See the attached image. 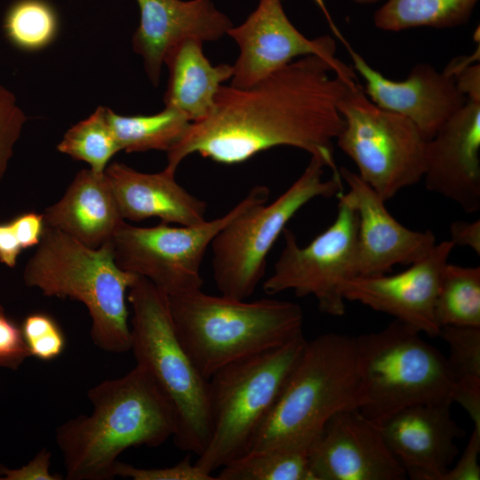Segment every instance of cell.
Here are the masks:
<instances>
[{
  "instance_id": "cell-1",
  "label": "cell",
  "mask_w": 480,
  "mask_h": 480,
  "mask_svg": "<svg viewBox=\"0 0 480 480\" xmlns=\"http://www.w3.org/2000/svg\"><path fill=\"white\" fill-rule=\"evenodd\" d=\"M356 73L339 59H296L245 88L221 85L211 112L191 123L167 151L165 168L176 172L188 156L235 164L287 146L324 157L338 172L333 140L344 122L339 104Z\"/></svg>"
},
{
  "instance_id": "cell-2",
  "label": "cell",
  "mask_w": 480,
  "mask_h": 480,
  "mask_svg": "<svg viewBox=\"0 0 480 480\" xmlns=\"http://www.w3.org/2000/svg\"><path fill=\"white\" fill-rule=\"evenodd\" d=\"M90 415L56 428L68 480H109L118 456L131 447H156L175 432L173 409L150 375L137 365L87 392Z\"/></svg>"
},
{
  "instance_id": "cell-3",
  "label": "cell",
  "mask_w": 480,
  "mask_h": 480,
  "mask_svg": "<svg viewBox=\"0 0 480 480\" xmlns=\"http://www.w3.org/2000/svg\"><path fill=\"white\" fill-rule=\"evenodd\" d=\"M138 276L117 266L111 241L91 248L46 226L22 274L25 285L44 296L83 303L92 319L94 345L112 353L131 350L126 300Z\"/></svg>"
},
{
  "instance_id": "cell-4",
  "label": "cell",
  "mask_w": 480,
  "mask_h": 480,
  "mask_svg": "<svg viewBox=\"0 0 480 480\" xmlns=\"http://www.w3.org/2000/svg\"><path fill=\"white\" fill-rule=\"evenodd\" d=\"M168 301L176 332L207 380L233 362L302 333V309L291 301H246L210 295L201 289L168 296Z\"/></svg>"
},
{
  "instance_id": "cell-5",
  "label": "cell",
  "mask_w": 480,
  "mask_h": 480,
  "mask_svg": "<svg viewBox=\"0 0 480 480\" xmlns=\"http://www.w3.org/2000/svg\"><path fill=\"white\" fill-rule=\"evenodd\" d=\"M359 403L356 337L330 332L307 340L249 452L310 448L335 413L358 409Z\"/></svg>"
},
{
  "instance_id": "cell-6",
  "label": "cell",
  "mask_w": 480,
  "mask_h": 480,
  "mask_svg": "<svg viewBox=\"0 0 480 480\" xmlns=\"http://www.w3.org/2000/svg\"><path fill=\"white\" fill-rule=\"evenodd\" d=\"M131 350L169 400L175 416L174 444L199 456L211 436L210 384L183 347L168 296L139 276L129 288Z\"/></svg>"
},
{
  "instance_id": "cell-7",
  "label": "cell",
  "mask_w": 480,
  "mask_h": 480,
  "mask_svg": "<svg viewBox=\"0 0 480 480\" xmlns=\"http://www.w3.org/2000/svg\"><path fill=\"white\" fill-rule=\"evenodd\" d=\"M303 332L286 343L233 362L210 379L211 436L196 466L212 475L249 452L299 360Z\"/></svg>"
},
{
  "instance_id": "cell-8",
  "label": "cell",
  "mask_w": 480,
  "mask_h": 480,
  "mask_svg": "<svg viewBox=\"0 0 480 480\" xmlns=\"http://www.w3.org/2000/svg\"><path fill=\"white\" fill-rule=\"evenodd\" d=\"M360 378L358 410L380 423L419 404L453 403L447 358L420 332L394 320L381 331L356 337Z\"/></svg>"
},
{
  "instance_id": "cell-9",
  "label": "cell",
  "mask_w": 480,
  "mask_h": 480,
  "mask_svg": "<svg viewBox=\"0 0 480 480\" xmlns=\"http://www.w3.org/2000/svg\"><path fill=\"white\" fill-rule=\"evenodd\" d=\"M325 167L330 168L324 157L312 155L300 176L276 200L254 204L218 232L210 247L213 279L221 295L252 296L265 275L271 248L291 219L311 200L342 192L339 172L323 179Z\"/></svg>"
},
{
  "instance_id": "cell-10",
  "label": "cell",
  "mask_w": 480,
  "mask_h": 480,
  "mask_svg": "<svg viewBox=\"0 0 480 480\" xmlns=\"http://www.w3.org/2000/svg\"><path fill=\"white\" fill-rule=\"evenodd\" d=\"M339 108L344 124L337 145L384 201L422 180L428 140L413 122L375 104L358 81Z\"/></svg>"
},
{
  "instance_id": "cell-11",
  "label": "cell",
  "mask_w": 480,
  "mask_h": 480,
  "mask_svg": "<svg viewBox=\"0 0 480 480\" xmlns=\"http://www.w3.org/2000/svg\"><path fill=\"white\" fill-rule=\"evenodd\" d=\"M269 189L253 187L220 218L193 226L172 227L161 222L150 228L124 221L111 244L115 261L126 271L143 276L167 296L200 290L201 264L218 232L239 213L260 202H268Z\"/></svg>"
},
{
  "instance_id": "cell-12",
  "label": "cell",
  "mask_w": 480,
  "mask_h": 480,
  "mask_svg": "<svg viewBox=\"0 0 480 480\" xmlns=\"http://www.w3.org/2000/svg\"><path fill=\"white\" fill-rule=\"evenodd\" d=\"M356 212L339 198L333 222L308 244L300 246L285 228L284 248L273 272L263 283L267 295L292 291L298 297L313 296L322 313L340 316L345 313L342 283L357 276Z\"/></svg>"
},
{
  "instance_id": "cell-13",
  "label": "cell",
  "mask_w": 480,
  "mask_h": 480,
  "mask_svg": "<svg viewBox=\"0 0 480 480\" xmlns=\"http://www.w3.org/2000/svg\"><path fill=\"white\" fill-rule=\"evenodd\" d=\"M451 240L436 244L420 260L395 275L355 276L342 283L346 300L392 316L412 329L436 337V302L450 254Z\"/></svg>"
},
{
  "instance_id": "cell-14",
  "label": "cell",
  "mask_w": 480,
  "mask_h": 480,
  "mask_svg": "<svg viewBox=\"0 0 480 480\" xmlns=\"http://www.w3.org/2000/svg\"><path fill=\"white\" fill-rule=\"evenodd\" d=\"M314 480H404L379 423L357 408L335 413L309 450Z\"/></svg>"
},
{
  "instance_id": "cell-15",
  "label": "cell",
  "mask_w": 480,
  "mask_h": 480,
  "mask_svg": "<svg viewBox=\"0 0 480 480\" xmlns=\"http://www.w3.org/2000/svg\"><path fill=\"white\" fill-rule=\"evenodd\" d=\"M228 36L239 49L230 84L237 88L251 86L304 56L338 59L335 40L327 35L306 37L290 21L282 0H260L255 10L242 24L233 25Z\"/></svg>"
},
{
  "instance_id": "cell-16",
  "label": "cell",
  "mask_w": 480,
  "mask_h": 480,
  "mask_svg": "<svg viewBox=\"0 0 480 480\" xmlns=\"http://www.w3.org/2000/svg\"><path fill=\"white\" fill-rule=\"evenodd\" d=\"M342 39L352 60V68L364 81L363 87L372 101L382 108L413 122L430 140L439 127L466 102L452 72L439 71L428 63L416 64L404 80H392L373 68Z\"/></svg>"
},
{
  "instance_id": "cell-17",
  "label": "cell",
  "mask_w": 480,
  "mask_h": 480,
  "mask_svg": "<svg viewBox=\"0 0 480 480\" xmlns=\"http://www.w3.org/2000/svg\"><path fill=\"white\" fill-rule=\"evenodd\" d=\"M339 173L348 186L337 197L357 213V276L385 275L396 265H411L423 258L436 244L430 230L416 231L398 222L385 202L359 176L342 166Z\"/></svg>"
},
{
  "instance_id": "cell-18",
  "label": "cell",
  "mask_w": 480,
  "mask_h": 480,
  "mask_svg": "<svg viewBox=\"0 0 480 480\" xmlns=\"http://www.w3.org/2000/svg\"><path fill=\"white\" fill-rule=\"evenodd\" d=\"M426 188L465 212L480 209V98H467L428 140Z\"/></svg>"
},
{
  "instance_id": "cell-19",
  "label": "cell",
  "mask_w": 480,
  "mask_h": 480,
  "mask_svg": "<svg viewBox=\"0 0 480 480\" xmlns=\"http://www.w3.org/2000/svg\"><path fill=\"white\" fill-rule=\"evenodd\" d=\"M452 402L414 404L380 423L383 437L413 480H441L458 455L454 441L465 435L451 415Z\"/></svg>"
},
{
  "instance_id": "cell-20",
  "label": "cell",
  "mask_w": 480,
  "mask_h": 480,
  "mask_svg": "<svg viewBox=\"0 0 480 480\" xmlns=\"http://www.w3.org/2000/svg\"><path fill=\"white\" fill-rule=\"evenodd\" d=\"M140 22L132 37L154 86L160 81L166 52L179 41L196 37L217 41L233 27L212 0H136Z\"/></svg>"
},
{
  "instance_id": "cell-21",
  "label": "cell",
  "mask_w": 480,
  "mask_h": 480,
  "mask_svg": "<svg viewBox=\"0 0 480 480\" xmlns=\"http://www.w3.org/2000/svg\"><path fill=\"white\" fill-rule=\"evenodd\" d=\"M105 175L124 220L141 221L152 217L163 223L193 226L206 220L207 204L190 194L164 168L145 173L118 162L109 164Z\"/></svg>"
},
{
  "instance_id": "cell-22",
  "label": "cell",
  "mask_w": 480,
  "mask_h": 480,
  "mask_svg": "<svg viewBox=\"0 0 480 480\" xmlns=\"http://www.w3.org/2000/svg\"><path fill=\"white\" fill-rule=\"evenodd\" d=\"M43 215L44 226L91 248L111 241L124 221L105 172L90 168L78 172L63 196Z\"/></svg>"
},
{
  "instance_id": "cell-23",
  "label": "cell",
  "mask_w": 480,
  "mask_h": 480,
  "mask_svg": "<svg viewBox=\"0 0 480 480\" xmlns=\"http://www.w3.org/2000/svg\"><path fill=\"white\" fill-rule=\"evenodd\" d=\"M203 41L187 37L165 53L164 65L169 77L164 106L183 113L191 123L204 119L212 110L221 85L233 76V65L213 66L203 51Z\"/></svg>"
},
{
  "instance_id": "cell-24",
  "label": "cell",
  "mask_w": 480,
  "mask_h": 480,
  "mask_svg": "<svg viewBox=\"0 0 480 480\" xmlns=\"http://www.w3.org/2000/svg\"><path fill=\"white\" fill-rule=\"evenodd\" d=\"M106 116L121 150L169 151L184 136L191 122L180 111L164 106L154 115L123 116L106 108Z\"/></svg>"
},
{
  "instance_id": "cell-25",
  "label": "cell",
  "mask_w": 480,
  "mask_h": 480,
  "mask_svg": "<svg viewBox=\"0 0 480 480\" xmlns=\"http://www.w3.org/2000/svg\"><path fill=\"white\" fill-rule=\"evenodd\" d=\"M478 0H388L374 13L377 28L400 32L415 28H452L466 24Z\"/></svg>"
},
{
  "instance_id": "cell-26",
  "label": "cell",
  "mask_w": 480,
  "mask_h": 480,
  "mask_svg": "<svg viewBox=\"0 0 480 480\" xmlns=\"http://www.w3.org/2000/svg\"><path fill=\"white\" fill-rule=\"evenodd\" d=\"M438 336L450 348L452 400L466 410L474 426L480 427V326L445 325Z\"/></svg>"
},
{
  "instance_id": "cell-27",
  "label": "cell",
  "mask_w": 480,
  "mask_h": 480,
  "mask_svg": "<svg viewBox=\"0 0 480 480\" xmlns=\"http://www.w3.org/2000/svg\"><path fill=\"white\" fill-rule=\"evenodd\" d=\"M309 450L276 446L252 451L221 468L216 480H314Z\"/></svg>"
},
{
  "instance_id": "cell-28",
  "label": "cell",
  "mask_w": 480,
  "mask_h": 480,
  "mask_svg": "<svg viewBox=\"0 0 480 480\" xmlns=\"http://www.w3.org/2000/svg\"><path fill=\"white\" fill-rule=\"evenodd\" d=\"M440 327L480 326V267L448 263L436 302Z\"/></svg>"
},
{
  "instance_id": "cell-29",
  "label": "cell",
  "mask_w": 480,
  "mask_h": 480,
  "mask_svg": "<svg viewBox=\"0 0 480 480\" xmlns=\"http://www.w3.org/2000/svg\"><path fill=\"white\" fill-rule=\"evenodd\" d=\"M57 149L75 160L89 164L96 172H104L119 145L106 116V107H98L87 118L69 128Z\"/></svg>"
},
{
  "instance_id": "cell-30",
  "label": "cell",
  "mask_w": 480,
  "mask_h": 480,
  "mask_svg": "<svg viewBox=\"0 0 480 480\" xmlns=\"http://www.w3.org/2000/svg\"><path fill=\"white\" fill-rule=\"evenodd\" d=\"M59 27L58 13L46 0H17L9 7L4 20L8 39L28 52L50 45L58 35Z\"/></svg>"
},
{
  "instance_id": "cell-31",
  "label": "cell",
  "mask_w": 480,
  "mask_h": 480,
  "mask_svg": "<svg viewBox=\"0 0 480 480\" xmlns=\"http://www.w3.org/2000/svg\"><path fill=\"white\" fill-rule=\"evenodd\" d=\"M30 356L41 361L59 357L66 348V337L56 319L37 311L25 316L20 325Z\"/></svg>"
},
{
  "instance_id": "cell-32",
  "label": "cell",
  "mask_w": 480,
  "mask_h": 480,
  "mask_svg": "<svg viewBox=\"0 0 480 480\" xmlns=\"http://www.w3.org/2000/svg\"><path fill=\"white\" fill-rule=\"evenodd\" d=\"M27 116L13 92L0 85V181L12 157Z\"/></svg>"
},
{
  "instance_id": "cell-33",
  "label": "cell",
  "mask_w": 480,
  "mask_h": 480,
  "mask_svg": "<svg viewBox=\"0 0 480 480\" xmlns=\"http://www.w3.org/2000/svg\"><path fill=\"white\" fill-rule=\"evenodd\" d=\"M115 476L133 480H216V477L202 471L189 456L174 466L160 468H143L118 461L116 463Z\"/></svg>"
},
{
  "instance_id": "cell-34",
  "label": "cell",
  "mask_w": 480,
  "mask_h": 480,
  "mask_svg": "<svg viewBox=\"0 0 480 480\" xmlns=\"http://www.w3.org/2000/svg\"><path fill=\"white\" fill-rule=\"evenodd\" d=\"M29 356L20 326L0 304V367L16 371Z\"/></svg>"
},
{
  "instance_id": "cell-35",
  "label": "cell",
  "mask_w": 480,
  "mask_h": 480,
  "mask_svg": "<svg viewBox=\"0 0 480 480\" xmlns=\"http://www.w3.org/2000/svg\"><path fill=\"white\" fill-rule=\"evenodd\" d=\"M51 457V452L44 448L20 468H9L0 464V477L2 480H60V475L50 472Z\"/></svg>"
},
{
  "instance_id": "cell-36",
  "label": "cell",
  "mask_w": 480,
  "mask_h": 480,
  "mask_svg": "<svg viewBox=\"0 0 480 480\" xmlns=\"http://www.w3.org/2000/svg\"><path fill=\"white\" fill-rule=\"evenodd\" d=\"M480 428L474 427L462 455L454 468L448 469L441 480H479Z\"/></svg>"
},
{
  "instance_id": "cell-37",
  "label": "cell",
  "mask_w": 480,
  "mask_h": 480,
  "mask_svg": "<svg viewBox=\"0 0 480 480\" xmlns=\"http://www.w3.org/2000/svg\"><path fill=\"white\" fill-rule=\"evenodd\" d=\"M10 223L23 250L38 245L44 229L43 213L32 211L23 212L10 220Z\"/></svg>"
},
{
  "instance_id": "cell-38",
  "label": "cell",
  "mask_w": 480,
  "mask_h": 480,
  "mask_svg": "<svg viewBox=\"0 0 480 480\" xmlns=\"http://www.w3.org/2000/svg\"><path fill=\"white\" fill-rule=\"evenodd\" d=\"M451 241L454 246H463L472 249L480 255V220H457L450 226Z\"/></svg>"
},
{
  "instance_id": "cell-39",
  "label": "cell",
  "mask_w": 480,
  "mask_h": 480,
  "mask_svg": "<svg viewBox=\"0 0 480 480\" xmlns=\"http://www.w3.org/2000/svg\"><path fill=\"white\" fill-rule=\"evenodd\" d=\"M22 250L10 221L0 223V262L8 268H14Z\"/></svg>"
},
{
  "instance_id": "cell-40",
  "label": "cell",
  "mask_w": 480,
  "mask_h": 480,
  "mask_svg": "<svg viewBox=\"0 0 480 480\" xmlns=\"http://www.w3.org/2000/svg\"><path fill=\"white\" fill-rule=\"evenodd\" d=\"M351 1L358 4L369 5V4H374L382 0H351Z\"/></svg>"
},
{
  "instance_id": "cell-41",
  "label": "cell",
  "mask_w": 480,
  "mask_h": 480,
  "mask_svg": "<svg viewBox=\"0 0 480 480\" xmlns=\"http://www.w3.org/2000/svg\"><path fill=\"white\" fill-rule=\"evenodd\" d=\"M0 480H2V478L0 477Z\"/></svg>"
}]
</instances>
